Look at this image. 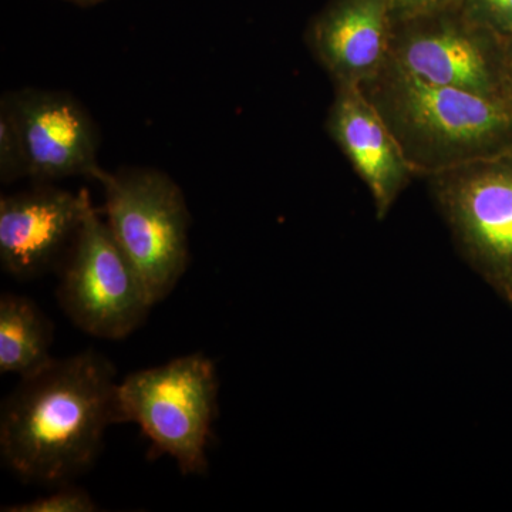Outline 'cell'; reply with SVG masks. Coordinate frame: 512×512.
Returning a JSON list of instances; mask_svg holds the SVG:
<instances>
[{
	"instance_id": "obj_1",
	"label": "cell",
	"mask_w": 512,
	"mask_h": 512,
	"mask_svg": "<svg viewBox=\"0 0 512 512\" xmlns=\"http://www.w3.org/2000/svg\"><path fill=\"white\" fill-rule=\"evenodd\" d=\"M116 367L94 350L22 377L0 412V456L29 483L62 485L93 466L121 424Z\"/></svg>"
},
{
	"instance_id": "obj_2",
	"label": "cell",
	"mask_w": 512,
	"mask_h": 512,
	"mask_svg": "<svg viewBox=\"0 0 512 512\" xmlns=\"http://www.w3.org/2000/svg\"><path fill=\"white\" fill-rule=\"evenodd\" d=\"M359 87L419 177L512 150V101L426 82L392 57Z\"/></svg>"
},
{
	"instance_id": "obj_3",
	"label": "cell",
	"mask_w": 512,
	"mask_h": 512,
	"mask_svg": "<svg viewBox=\"0 0 512 512\" xmlns=\"http://www.w3.org/2000/svg\"><path fill=\"white\" fill-rule=\"evenodd\" d=\"M218 387L217 367L202 353L138 370L119 383L121 424L140 426L151 457H171L184 476H201L208 468Z\"/></svg>"
},
{
	"instance_id": "obj_4",
	"label": "cell",
	"mask_w": 512,
	"mask_h": 512,
	"mask_svg": "<svg viewBox=\"0 0 512 512\" xmlns=\"http://www.w3.org/2000/svg\"><path fill=\"white\" fill-rule=\"evenodd\" d=\"M106 224L153 305L174 291L190 256V211L180 187L156 170L104 171Z\"/></svg>"
},
{
	"instance_id": "obj_5",
	"label": "cell",
	"mask_w": 512,
	"mask_h": 512,
	"mask_svg": "<svg viewBox=\"0 0 512 512\" xmlns=\"http://www.w3.org/2000/svg\"><path fill=\"white\" fill-rule=\"evenodd\" d=\"M424 178L464 261L512 306V150Z\"/></svg>"
},
{
	"instance_id": "obj_6",
	"label": "cell",
	"mask_w": 512,
	"mask_h": 512,
	"mask_svg": "<svg viewBox=\"0 0 512 512\" xmlns=\"http://www.w3.org/2000/svg\"><path fill=\"white\" fill-rule=\"evenodd\" d=\"M392 59L426 82L512 101V42L460 8L396 20Z\"/></svg>"
},
{
	"instance_id": "obj_7",
	"label": "cell",
	"mask_w": 512,
	"mask_h": 512,
	"mask_svg": "<svg viewBox=\"0 0 512 512\" xmlns=\"http://www.w3.org/2000/svg\"><path fill=\"white\" fill-rule=\"evenodd\" d=\"M57 298L77 328L106 340L136 332L154 306L93 204L63 266Z\"/></svg>"
},
{
	"instance_id": "obj_8",
	"label": "cell",
	"mask_w": 512,
	"mask_h": 512,
	"mask_svg": "<svg viewBox=\"0 0 512 512\" xmlns=\"http://www.w3.org/2000/svg\"><path fill=\"white\" fill-rule=\"evenodd\" d=\"M18 128L28 175L40 180L104 173L96 137L80 104L63 93L26 90L6 103Z\"/></svg>"
},
{
	"instance_id": "obj_9",
	"label": "cell",
	"mask_w": 512,
	"mask_h": 512,
	"mask_svg": "<svg viewBox=\"0 0 512 512\" xmlns=\"http://www.w3.org/2000/svg\"><path fill=\"white\" fill-rule=\"evenodd\" d=\"M89 192L56 188L9 195L0 201V262L16 279L42 275L73 242L89 210Z\"/></svg>"
},
{
	"instance_id": "obj_10",
	"label": "cell",
	"mask_w": 512,
	"mask_h": 512,
	"mask_svg": "<svg viewBox=\"0 0 512 512\" xmlns=\"http://www.w3.org/2000/svg\"><path fill=\"white\" fill-rule=\"evenodd\" d=\"M326 131L372 195L377 220H384L416 173L359 86L335 84Z\"/></svg>"
},
{
	"instance_id": "obj_11",
	"label": "cell",
	"mask_w": 512,
	"mask_h": 512,
	"mask_svg": "<svg viewBox=\"0 0 512 512\" xmlns=\"http://www.w3.org/2000/svg\"><path fill=\"white\" fill-rule=\"evenodd\" d=\"M393 28L386 0H330L312 20L308 43L333 83L360 86L392 57Z\"/></svg>"
},
{
	"instance_id": "obj_12",
	"label": "cell",
	"mask_w": 512,
	"mask_h": 512,
	"mask_svg": "<svg viewBox=\"0 0 512 512\" xmlns=\"http://www.w3.org/2000/svg\"><path fill=\"white\" fill-rule=\"evenodd\" d=\"M53 325L32 299L15 293L0 298V373L35 375L52 362Z\"/></svg>"
},
{
	"instance_id": "obj_13",
	"label": "cell",
	"mask_w": 512,
	"mask_h": 512,
	"mask_svg": "<svg viewBox=\"0 0 512 512\" xmlns=\"http://www.w3.org/2000/svg\"><path fill=\"white\" fill-rule=\"evenodd\" d=\"M99 510L93 498L82 488L62 484L55 493L29 503L8 505L3 512H94Z\"/></svg>"
},
{
	"instance_id": "obj_14",
	"label": "cell",
	"mask_w": 512,
	"mask_h": 512,
	"mask_svg": "<svg viewBox=\"0 0 512 512\" xmlns=\"http://www.w3.org/2000/svg\"><path fill=\"white\" fill-rule=\"evenodd\" d=\"M28 174L22 140L6 104L0 113V177L3 183H10Z\"/></svg>"
},
{
	"instance_id": "obj_15",
	"label": "cell",
	"mask_w": 512,
	"mask_h": 512,
	"mask_svg": "<svg viewBox=\"0 0 512 512\" xmlns=\"http://www.w3.org/2000/svg\"><path fill=\"white\" fill-rule=\"evenodd\" d=\"M468 19L512 42V0H463Z\"/></svg>"
},
{
	"instance_id": "obj_16",
	"label": "cell",
	"mask_w": 512,
	"mask_h": 512,
	"mask_svg": "<svg viewBox=\"0 0 512 512\" xmlns=\"http://www.w3.org/2000/svg\"><path fill=\"white\" fill-rule=\"evenodd\" d=\"M386 3L396 22L440 10L458 9L463 0H386Z\"/></svg>"
},
{
	"instance_id": "obj_17",
	"label": "cell",
	"mask_w": 512,
	"mask_h": 512,
	"mask_svg": "<svg viewBox=\"0 0 512 512\" xmlns=\"http://www.w3.org/2000/svg\"><path fill=\"white\" fill-rule=\"evenodd\" d=\"M74 3H80V5H93V3L100 2V0H72Z\"/></svg>"
}]
</instances>
